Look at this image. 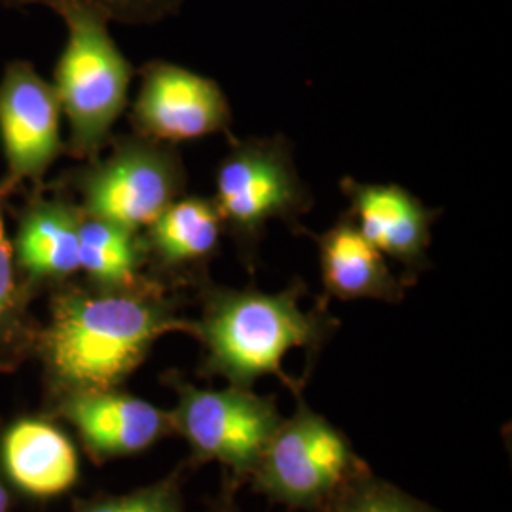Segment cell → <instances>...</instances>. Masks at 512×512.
I'll return each instance as SVG.
<instances>
[{
	"label": "cell",
	"mask_w": 512,
	"mask_h": 512,
	"mask_svg": "<svg viewBox=\"0 0 512 512\" xmlns=\"http://www.w3.org/2000/svg\"><path fill=\"white\" fill-rule=\"evenodd\" d=\"M190 330L192 321L179 317L156 279L114 291L67 281L55 287L37 353L67 393L109 391L147 359L158 338Z\"/></svg>",
	"instance_id": "obj_1"
},
{
	"label": "cell",
	"mask_w": 512,
	"mask_h": 512,
	"mask_svg": "<svg viewBox=\"0 0 512 512\" xmlns=\"http://www.w3.org/2000/svg\"><path fill=\"white\" fill-rule=\"evenodd\" d=\"M302 293L300 283L281 293L209 285L202 317L192 321L190 330L205 349L203 372L245 389L264 376H277L293 389L281 366L285 355L317 346L330 329L321 311L300 308Z\"/></svg>",
	"instance_id": "obj_2"
},
{
	"label": "cell",
	"mask_w": 512,
	"mask_h": 512,
	"mask_svg": "<svg viewBox=\"0 0 512 512\" xmlns=\"http://www.w3.org/2000/svg\"><path fill=\"white\" fill-rule=\"evenodd\" d=\"M54 12L67 27L52 82L69 124L65 152L78 162H93L109 147L112 129L128 107L135 71L101 12L84 4H65Z\"/></svg>",
	"instance_id": "obj_3"
},
{
	"label": "cell",
	"mask_w": 512,
	"mask_h": 512,
	"mask_svg": "<svg viewBox=\"0 0 512 512\" xmlns=\"http://www.w3.org/2000/svg\"><path fill=\"white\" fill-rule=\"evenodd\" d=\"M110 152L69 169L52 186L73 196L82 211L143 232L184 196L186 169L175 145L137 133L110 139Z\"/></svg>",
	"instance_id": "obj_4"
},
{
	"label": "cell",
	"mask_w": 512,
	"mask_h": 512,
	"mask_svg": "<svg viewBox=\"0 0 512 512\" xmlns=\"http://www.w3.org/2000/svg\"><path fill=\"white\" fill-rule=\"evenodd\" d=\"M213 202L224 232L236 239L243 253H255L272 220H285L296 228L311 207L291 147L281 137L234 139L217 169Z\"/></svg>",
	"instance_id": "obj_5"
},
{
	"label": "cell",
	"mask_w": 512,
	"mask_h": 512,
	"mask_svg": "<svg viewBox=\"0 0 512 512\" xmlns=\"http://www.w3.org/2000/svg\"><path fill=\"white\" fill-rule=\"evenodd\" d=\"M363 471L349 440L300 403L281 420L256 463V488L275 501L310 509L327 501L349 476Z\"/></svg>",
	"instance_id": "obj_6"
},
{
	"label": "cell",
	"mask_w": 512,
	"mask_h": 512,
	"mask_svg": "<svg viewBox=\"0 0 512 512\" xmlns=\"http://www.w3.org/2000/svg\"><path fill=\"white\" fill-rule=\"evenodd\" d=\"M177 408L171 412L173 429L190 444L196 459L219 461L236 475H253L281 416L275 404L251 389L230 385L202 389L181 378H171Z\"/></svg>",
	"instance_id": "obj_7"
},
{
	"label": "cell",
	"mask_w": 512,
	"mask_h": 512,
	"mask_svg": "<svg viewBox=\"0 0 512 512\" xmlns=\"http://www.w3.org/2000/svg\"><path fill=\"white\" fill-rule=\"evenodd\" d=\"M61 107L52 82L27 59L6 63L0 76V147L6 171L0 177L16 194L25 184L42 188L65 152Z\"/></svg>",
	"instance_id": "obj_8"
},
{
	"label": "cell",
	"mask_w": 512,
	"mask_h": 512,
	"mask_svg": "<svg viewBox=\"0 0 512 512\" xmlns=\"http://www.w3.org/2000/svg\"><path fill=\"white\" fill-rule=\"evenodd\" d=\"M129 122L133 133L165 145L228 131L232 110L219 84L171 61L141 67Z\"/></svg>",
	"instance_id": "obj_9"
},
{
	"label": "cell",
	"mask_w": 512,
	"mask_h": 512,
	"mask_svg": "<svg viewBox=\"0 0 512 512\" xmlns=\"http://www.w3.org/2000/svg\"><path fill=\"white\" fill-rule=\"evenodd\" d=\"M82 217V207L67 190L48 183L31 188L10 241L19 274L33 291L42 285L59 287L80 272Z\"/></svg>",
	"instance_id": "obj_10"
},
{
	"label": "cell",
	"mask_w": 512,
	"mask_h": 512,
	"mask_svg": "<svg viewBox=\"0 0 512 512\" xmlns=\"http://www.w3.org/2000/svg\"><path fill=\"white\" fill-rule=\"evenodd\" d=\"M59 410L78 429L90 454L101 459L139 454L175 431L171 412L112 389L71 391Z\"/></svg>",
	"instance_id": "obj_11"
},
{
	"label": "cell",
	"mask_w": 512,
	"mask_h": 512,
	"mask_svg": "<svg viewBox=\"0 0 512 512\" xmlns=\"http://www.w3.org/2000/svg\"><path fill=\"white\" fill-rule=\"evenodd\" d=\"M342 192L351 205L349 217L382 255L391 256L408 270H420L427 264L437 211L399 184L344 179Z\"/></svg>",
	"instance_id": "obj_12"
},
{
	"label": "cell",
	"mask_w": 512,
	"mask_h": 512,
	"mask_svg": "<svg viewBox=\"0 0 512 512\" xmlns=\"http://www.w3.org/2000/svg\"><path fill=\"white\" fill-rule=\"evenodd\" d=\"M321 279L330 296L340 300L401 302L404 291L385 256L359 232L351 217L338 220L315 236Z\"/></svg>",
	"instance_id": "obj_13"
},
{
	"label": "cell",
	"mask_w": 512,
	"mask_h": 512,
	"mask_svg": "<svg viewBox=\"0 0 512 512\" xmlns=\"http://www.w3.org/2000/svg\"><path fill=\"white\" fill-rule=\"evenodd\" d=\"M141 234L148 264L173 274L217 255L224 224L213 198L181 196Z\"/></svg>",
	"instance_id": "obj_14"
},
{
	"label": "cell",
	"mask_w": 512,
	"mask_h": 512,
	"mask_svg": "<svg viewBox=\"0 0 512 512\" xmlns=\"http://www.w3.org/2000/svg\"><path fill=\"white\" fill-rule=\"evenodd\" d=\"M2 461L12 482L37 497L63 494L78 478L73 442L48 421L14 423L4 435Z\"/></svg>",
	"instance_id": "obj_15"
},
{
	"label": "cell",
	"mask_w": 512,
	"mask_h": 512,
	"mask_svg": "<svg viewBox=\"0 0 512 512\" xmlns=\"http://www.w3.org/2000/svg\"><path fill=\"white\" fill-rule=\"evenodd\" d=\"M78 241L80 272L95 289H128L145 279L148 255L141 232L84 213Z\"/></svg>",
	"instance_id": "obj_16"
},
{
	"label": "cell",
	"mask_w": 512,
	"mask_h": 512,
	"mask_svg": "<svg viewBox=\"0 0 512 512\" xmlns=\"http://www.w3.org/2000/svg\"><path fill=\"white\" fill-rule=\"evenodd\" d=\"M14 192L0 179V368H14L37 351L38 327L29 311L33 289L19 274L4 211Z\"/></svg>",
	"instance_id": "obj_17"
},
{
	"label": "cell",
	"mask_w": 512,
	"mask_h": 512,
	"mask_svg": "<svg viewBox=\"0 0 512 512\" xmlns=\"http://www.w3.org/2000/svg\"><path fill=\"white\" fill-rule=\"evenodd\" d=\"M327 501V512H437L401 488L368 475L365 469L349 476Z\"/></svg>",
	"instance_id": "obj_18"
},
{
	"label": "cell",
	"mask_w": 512,
	"mask_h": 512,
	"mask_svg": "<svg viewBox=\"0 0 512 512\" xmlns=\"http://www.w3.org/2000/svg\"><path fill=\"white\" fill-rule=\"evenodd\" d=\"M4 8L21 10L31 6H46L57 10L65 4H84L101 12L110 23L124 25H152L175 16L183 8L184 0H0Z\"/></svg>",
	"instance_id": "obj_19"
},
{
	"label": "cell",
	"mask_w": 512,
	"mask_h": 512,
	"mask_svg": "<svg viewBox=\"0 0 512 512\" xmlns=\"http://www.w3.org/2000/svg\"><path fill=\"white\" fill-rule=\"evenodd\" d=\"M82 512H183L173 480L141 488L131 494L95 501Z\"/></svg>",
	"instance_id": "obj_20"
},
{
	"label": "cell",
	"mask_w": 512,
	"mask_h": 512,
	"mask_svg": "<svg viewBox=\"0 0 512 512\" xmlns=\"http://www.w3.org/2000/svg\"><path fill=\"white\" fill-rule=\"evenodd\" d=\"M8 505H10V495L4 488V484L0 482V512H8Z\"/></svg>",
	"instance_id": "obj_21"
}]
</instances>
